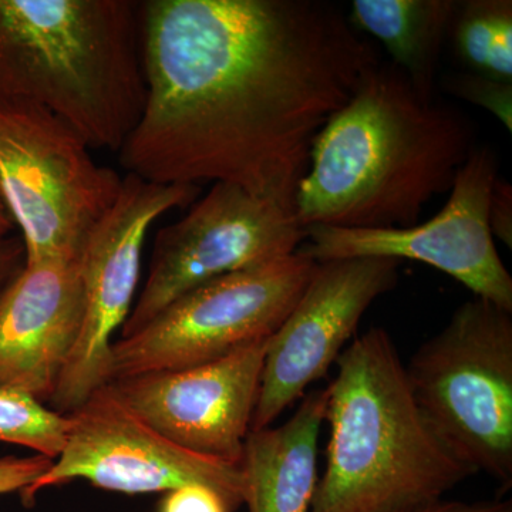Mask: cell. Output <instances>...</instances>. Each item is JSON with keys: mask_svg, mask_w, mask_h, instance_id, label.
Returning <instances> with one entry per match:
<instances>
[{"mask_svg": "<svg viewBox=\"0 0 512 512\" xmlns=\"http://www.w3.org/2000/svg\"><path fill=\"white\" fill-rule=\"evenodd\" d=\"M301 400L281 426L248 433L241 468L249 512H312L328 389L312 390Z\"/></svg>", "mask_w": 512, "mask_h": 512, "instance_id": "15", "label": "cell"}, {"mask_svg": "<svg viewBox=\"0 0 512 512\" xmlns=\"http://www.w3.org/2000/svg\"><path fill=\"white\" fill-rule=\"evenodd\" d=\"M66 121L0 99V195L22 232L25 265L79 261L123 178L101 167Z\"/></svg>", "mask_w": 512, "mask_h": 512, "instance_id": "6", "label": "cell"}, {"mask_svg": "<svg viewBox=\"0 0 512 512\" xmlns=\"http://www.w3.org/2000/svg\"><path fill=\"white\" fill-rule=\"evenodd\" d=\"M497 156L476 147L458 170L450 197L431 220L409 228H306L302 254L313 261L349 258L412 259L456 279L476 298L512 312V276L501 261L488 224Z\"/></svg>", "mask_w": 512, "mask_h": 512, "instance_id": "10", "label": "cell"}, {"mask_svg": "<svg viewBox=\"0 0 512 512\" xmlns=\"http://www.w3.org/2000/svg\"><path fill=\"white\" fill-rule=\"evenodd\" d=\"M329 384L326 470L312 512H399L443 500L474 471L421 416L386 329L372 328L336 360Z\"/></svg>", "mask_w": 512, "mask_h": 512, "instance_id": "4", "label": "cell"}, {"mask_svg": "<svg viewBox=\"0 0 512 512\" xmlns=\"http://www.w3.org/2000/svg\"><path fill=\"white\" fill-rule=\"evenodd\" d=\"M316 266L318 262L296 251L184 293L143 329L113 343L110 382L202 365L271 338L305 292Z\"/></svg>", "mask_w": 512, "mask_h": 512, "instance_id": "7", "label": "cell"}, {"mask_svg": "<svg viewBox=\"0 0 512 512\" xmlns=\"http://www.w3.org/2000/svg\"><path fill=\"white\" fill-rule=\"evenodd\" d=\"M67 416L28 394L0 390V441L56 460L66 443Z\"/></svg>", "mask_w": 512, "mask_h": 512, "instance_id": "18", "label": "cell"}, {"mask_svg": "<svg viewBox=\"0 0 512 512\" xmlns=\"http://www.w3.org/2000/svg\"><path fill=\"white\" fill-rule=\"evenodd\" d=\"M52 463V458L40 454L0 457V495L28 490L46 474Z\"/></svg>", "mask_w": 512, "mask_h": 512, "instance_id": "20", "label": "cell"}, {"mask_svg": "<svg viewBox=\"0 0 512 512\" xmlns=\"http://www.w3.org/2000/svg\"><path fill=\"white\" fill-rule=\"evenodd\" d=\"M83 315L79 261L23 266L0 293V390L49 403Z\"/></svg>", "mask_w": 512, "mask_h": 512, "instance_id": "14", "label": "cell"}, {"mask_svg": "<svg viewBox=\"0 0 512 512\" xmlns=\"http://www.w3.org/2000/svg\"><path fill=\"white\" fill-rule=\"evenodd\" d=\"M414 400L464 466L512 485V312L474 296L406 366Z\"/></svg>", "mask_w": 512, "mask_h": 512, "instance_id": "5", "label": "cell"}, {"mask_svg": "<svg viewBox=\"0 0 512 512\" xmlns=\"http://www.w3.org/2000/svg\"><path fill=\"white\" fill-rule=\"evenodd\" d=\"M454 0H355L349 20L375 37L421 96L433 99L441 49L456 12Z\"/></svg>", "mask_w": 512, "mask_h": 512, "instance_id": "16", "label": "cell"}, {"mask_svg": "<svg viewBox=\"0 0 512 512\" xmlns=\"http://www.w3.org/2000/svg\"><path fill=\"white\" fill-rule=\"evenodd\" d=\"M399 512H512V503L511 500L484 501V503L483 501L463 503V501L440 500Z\"/></svg>", "mask_w": 512, "mask_h": 512, "instance_id": "24", "label": "cell"}, {"mask_svg": "<svg viewBox=\"0 0 512 512\" xmlns=\"http://www.w3.org/2000/svg\"><path fill=\"white\" fill-rule=\"evenodd\" d=\"M13 228H15V222L10 217L8 208L0 195V239L8 238Z\"/></svg>", "mask_w": 512, "mask_h": 512, "instance_id": "25", "label": "cell"}, {"mask_svg": "<svg viewBox=\"0 0 512 512\" xmlns=\"http://www.w3.org/2000/svg\"><path fill=\"white\" fill-rule=\"evenodd\" d=\"M268 339L202 365L124 377L107 386L165 439L241 466Z\"/></svg>", "mask_w": 512, "mask_h": 512, "instance_id": "13", "label": "cell"}, {"mask_svg": "<svg viewBox=\"0 0 512 512\" xmlns=\"http://www.w3.org/2000/svg\"><path fill=\"white\" fill-rule=\"evenodd\" d=\"M147 96L120 150L150 183L237 185L295 214L313 141L379 50L322 0L141 3Z\"/></svg>", "mask_w": 512, "mask_h": 512, "instance_id": "1", "label": "cell"}, {"mask_svg": "<svg viewBox=\"0 0 512 512\" xmlns=\"http://www.w3.org/2000/svg\"><path fill=\"white\" fill-rule=\"evenodd\" d=\"M25 245L22 239H0V293L15 279L25 266Z\"/></svg>", "mask_w": 512, "mask_h": 512, "instance_id": "23", "label": "cell"}, {"mask_svg": "<svg viewBox=\"0 0 512 512\" xmlns=\"http://www.w3.org/2000/svg\"><path fill=\"white\" fill-rule=\"evenodd\" d=\"M66 443L60 456L32 487L25 503L40 490L72 480L127 494L168 493L185 485L217 491L232 511L245 501L241 466L192 453L165 439L121 402L109 386L94 392L67 414Z\"/></svg>", "mask_w": 512, "mask_h": 512, "instance_id": "11", "label": "cell"}, {"mask_svg": "<svg viewBox=\"0 0 512 512\" xmlns=\"http://www.w3.org/2000/svg\"><path fill=\"white\" fill-rule=\"evenodd\" d=\"M306 229L292 212L217 183L185 217L161 229L146 284L121 328L128 338L175 299L220 276L295 254Z\"/></svg>", "mask_w": 512, "mask_h": 512, "instance_id": "9", "label": "cell"}, {"mask_svg": "<svg viewBox=\"0 0 512 512\" xmlns=\"http://www.w3.org/2000/svg\"><path fill=\"white\" fill-rule=\"evenodd\" d=\"M200 192L197 185L154 184L134 174L123 178L113 207L94 227L79 258L82 330L46 404L53 412L67 416L110 382L113 336L131 312L148 229L168 211L192 204Z\"/></svg>", "mask_w": 512, "mask_h": 512, "instance_id": "8", "label": "cell"}, {"mask_svg": "<svg viewBox=\"0 0 512 512\" xmlns=\"http://www.w3.org/2000/svg\"><path fill=\"white\" fill-rule=\"evenodd\" d=\"M161 512H232L217 491L204 485H185L165 495Z\"/></svg>", "mask_w": 512, "mask_h": 512, "instance_id": "21", "label": "cell"}, {"mask_svg": "<svg viewBox=\"0 0 512 512\" xmlns=\"http://www.w3.org/2000/svg\"><path fill=\"white\" fill-rule=\"evenodd\" d=\"M446 87L454 96L490 111L511 133L512 82H501V80L468 72L448 77Z\"/></svg>", "mask_w": 512, "mask_h": 512, "instance_id": "19", "label": "cell"}, {"mask_svg": "<svg viewBox=\"0 0 512 512\" xmlns=\"http://www.w3.org/2000/svg\"><path fill=\"white\" fill-rule=\"evenodd\" d=\"M146 96L141 3L0 0V99L42 106L90 148L120 151Z\"/></svg>", "mask_w": 512, "mask_h": 512, "instance_id": "3", "label": "cell"}, {"mask_svg": "<svg viewBox=\"0 0 512 512\" xmlns=\"http://www.w3.org/2000/svg\"><path fill=\"white\" fill-rule=\"evenodd\" d=\"M400 264L392 258H349L316 266L305 292L268 339L251 430L271 427L328 375L367 309L397 285Z\"/></svg>", "mask_w": 512, "mask_h": 512, "instance_id": "12", "label": "cell"}, {"mask_svg": "<svg viewBox=\"0 0 512 512\" xmlns=\"http://www.w3.org/2000/svg\"><path fill=\"white\" fill-rule=\"evenodd\" d=\"M474 148L466 116L380 63L313 141L296 218L305 229L413 227L436 195L451 190Z\"/></svg>", "mask_w": 512, "mask_h": 512, "instance_id": "2", "label": "cell"}, {"mask_svg": "<svg viewBox=\"0 0 512 512\" xmlns=\"http://www.w3.org/2000/svg\"><path fill=\"white\" fill-rule=\"evenodd\" d=\"M448 37L470 73L512 82L511 0L457 2Z\"/></svg>", "mask_w": 512, "mask_h": 512, "instance_id": "17", "label": "cell"}, {"mask_svg": "<svg viewBox=\"0 0 512 512\" xmlns=\"http://www.w3.org/2000/svg\"><path fill=\"white\" fill-rule=\"evenodd\" d=\"M488 224L494 238L500 239L508 248H512V187L510 183L498 177L491 192Z\"/></svg>", "mask_w": 512, "mask_h": 512, "instance_id": "22", "label": "cell"}]
</instances>
